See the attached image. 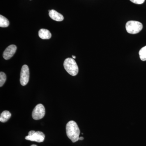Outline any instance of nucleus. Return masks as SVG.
Listing matches in <instances>:
<instances>
[{
  "label": "nucleus",
  "mask_w": 146,
  "mask_h": 146,
  "mask_svg": "<svg viewBox=\"0 0 146 146\" xmlns=\"http://www.w3.org/2000/svg\"><path fill=\"white\" fill-rule=\"evenodd\" d=\"M39 37L43 39H48L51 37L52 35L49 31L46 29H41L38 32Z\"/></svg>",
  "instance_id": "obj_9"
},
{
  "label": "nucleus",
  "mask_w": 146,
  "mask_h": 146,
  "mask_svg": "<svg viewBox=\"0 0 146 146\" xmlns=\"http://www.w3.org/2000/svg\"><path fill=\"white\" fill-rule=\"evenodd\" d=\"M17 50V47L15 45H11L6 48L3 53V57L5 60L11 58L15 54Z\"/></svg>",
  "instance_id": "obj_7"
},
{
  "label": "nucleus",
  "mask_w": 146,
  "mask_h": 146,
  "mask_svg": "<svg viewBox=\"0 0 146 146\" xmlns=\"http://www.w3.org/2000/svg\"><path fill=\"white\" fill-rule=\"evenodd\" d=\"M72 57L73 58H76V56H75L73 55L72 56Z\"/></svg>",
  "instance_id": "obj_17"
},
{
  "label": "nucleus",
  "mask_w": 146,
  "mask_h": 146,
  "mask_svg": "<svg viewBox=\"0 0 146 146\" xmlns=\"http://www.w3.org/2000/svg\"><path fill=\"white\" fill-rule=\"evenodd\" d=\"M139 56L140 59L142 61H146V46L143 47L140 50L139 52Z\"/></svg>",
  "instance_id": "obj_12"
},
{
  "label": "nucleus",
  "mask_w": 146,
  "mask_h": 146,
  "mask_svg": "<svg viewBox=\"0 0 146 146\" xmlns=\"http://www.w3.org/2000/svg\"><path fill=\"white\" fill-rule=\"evenodd\" d=\"M64 68L68 74L72 76H75L78 73V67L77 64L73 58H66L63 63Z\"/></svg>",
  "instance_id": "obj_2"
},
{
  "label": "nucleus",
  "mask_w": 146,
  "mask_h": 146,
  "mask_svg": "<svg viewBox=\"0 0 146 146\" xmlns=\"http://www.w3.org/2000/svg\"><path fill=\"white\" fill-rule=\"evenodd\" d=\"M126 29L128 33L136 34L139 33L143 28V25L140 22L136 21H129L127 23Z\"/></svg>",
  "instance_id": "obj_3"
},
{
  "label": "nucleus",
  "mask_w": 146,
  "mask_h": 146,
  "mask_svg": "<svg viewBox=\"0 0 146 146\" xmlns=\"http://www.w3.org/2000/svg\"><path fill=\"white\" fill-rule=\"evenodd\" d=\"M45 107L43 105L41 104H37L33 111V118L35 120L41 119L45 116Z\"/></svg>",
  "instance_id": "obj_4"
},
{
  "label": "nucleus",
  "mask_w": 146,
  "mask_h": 146,
  "mask_svg": "<svg viewBox=\"0 0 146 146\" xmlns=\"http://www.w3.org/2000/svg\"><path fill=\"white\" fill-rule=\"evenodd\" d=\"M84 139L83 137H79V140H80V141H82Z\"/></svg>",
  "instance_id": "obj_16"
},
{
  "label": "nucleus",
  "mask_w": 146,
  "mask_h": 146,
  "mask_svg": "<svg viewBox=\"0 0 146 146\" xmlns=\"http://www.w3.org/2000/svg\"><path fill=\"white\" fill-rule=\"evenodd\" d=\"M30 1H31V0H30Z\"/></svg>",
  "instance_id": "obj_19"
},
{
  "label": "nucleus",
  "mask_w": 146,
  "mask_h": 146,
  "mask_svg": "<svg viewBox=\"0 0 146 146\" xmlns=\"http://www.w3.org/2000/svg\"><path fill=\"white\" fill-rule=\"evenodd\" d=\"M49 15L50 18L55 21L60 22L64 20V17L63 15L54 9L50 11Z\"/></svg>",
  "instance_id": "obj_8"
},
{
  "label": "nucleus",
  "mask_w": 146,
  "mask_h": 146,
  "mask_svg": "<svg viewBox=\"0 0 146 146\" xmlns=\"http://www.w3.org/2000/svg\"><path fill=\"white\" fill-rule=\"evenodd\" d=\"M29 76V70L28 66L26 65H24L21 69L20 78V82L22 86H25L28 83Z\"/></svg>",
  "instance_id": "obj_5"
},
{
  "label": "nucleus",
  "mask_w": 146,
  "mask_h": 146,
  "mask_svg": "<svg viewBox=\"0 0 146 146\" xmlns=\"http://www.w3.org/2000/svg\"><path fill=\"white\" fill-rule=\"evenodd\" d=\"M45 135L43 132L40 131H35L31 136H26V140L31 141H35L37 143L44 142L45 139Z\"/></svg>",
  "instance_id": "obj_6"
},
{
  "label": "nucleus",
  "mask_w": 146,
  "mask_h": 146,
  "mask_svg": "<svg viewBox=\"0 0 146 146\" xmlns=\"http://www.w3.org/2000/svg\"><path fill=\"white\" fill-rule=\"evenodd\" d=\"M9 25V22L8 19L2 15H0V27H7Z\"/></svg>",
  "instance_id": "obj_11"
},
{
  "label": "nucleus",
  "mask_w": 146,
  "mask_h": 146,
  "mask_svg": "<svg viewBox=\"0 0 146 146\" xmlns=\"http://www.w3.org/2000/svg\"><path fill=\"white\" fill-rule=\"evenodd\" d=\"M66 130L67 136L73 143L78 141L80 130L76 122L73 121H69L66 125Z\"/></svg>",
  "instance_id": "obj_1"
},
{
  "label": "nucleus",
  "mask_w": 146,
  "mask_h": 146,
  "mask_svg": "<svg viewBox=\"0 0 146 146\" xmlns=\"http://www.w3.org/2000/svg\"><path fill=\"white\" fill-rule=\"evenodd\" d=\"M31 146H37L36 145H31Z\"/></svg>",
  "instance_id": "obj_18"
},
{
  "label": "nucleus",
  "mask_w": 146,
  "mask_h": 146,
  "mask_svg": "<svg viewBox=\"0 0 146 146\" xmlns=\"http://www.w3.org/2000/svg\"><path fill=\"white\" fill-rule=\"evenodd\" d=\"M131 2L136 4H142L143 3L145 0H130Z\"/></svg>",
  "instance_id": "obj_14"
},
{
  "label": "nucleus",
  "mask_w": 146,
  "mask_h": 146,
  "mask_svg": "<svg viewBox=\"0 0 146 146\" xmlns=\"http://www.w3.org/2000/svg\"><path fill=\"white\" fill-rule=\"evenodd\" d=\"M11 114L9 111L5 110L2 112L0 116V121L1 122L5 123L8 121L11 117Z\"/></svg>",
  "instance_id": "obj_10"
},
{
  "label": "nucleus",
  "mask_w": 146,
  "mask_h": 146,
  "mask_svg": "<svg viewBox=\"0 0 146 146\" xmlns=\"http://www.w3.org/2000/svg\"><path fill=\"white\" fill-rule=\"evenodd\" d=\"M35 132V131L34 130L31 131H30L29 132L28 135H29V136H31V135H32Z\"/></svg>",
  "instance_id": "obj_15"
},
{
  "label": "nucleus",
  "mask_w": 146,
  "mask_h": 146,
  "mask_svg": "<svg viewBox=\"0 0 146 146\" xmlns=\"http://www.w3.org/2000/svg\"><path fill=\"white\" fill-rule=\"evenodd\" d=\"M6 80V76L3 72H0V86H2Z\"/></svg>",
  "instance_id": "obj_13"
}]
</instances>
